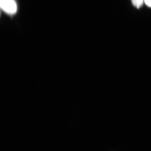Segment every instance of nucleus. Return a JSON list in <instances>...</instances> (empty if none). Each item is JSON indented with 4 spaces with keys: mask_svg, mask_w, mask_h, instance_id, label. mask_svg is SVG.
Wrapping results in <instances>:
<instances>
[{
    "mask_svg": "<svg viewBox=\"0 0 151 151\" xmlns=\"http://www.w3.org/2000/svg\"><path fill=\"white\" fill-rule=\"evenodd\" d=\"M1 8L6 13L13 14L17 11V5L14 0H0Z\"/></svg>",
    "mask_w": 151,
    "mask_h": 151,
    "instance_id": "f257e3e1",
    "label": "nucleus"
},
{
    "mask_svg": "<svg viewBox=\"0 0 151 151\" xmlns=\"http://www.w3.org/2000/svg\"><path fill=\"white\" fill-rule=\"evenodd\" d=\"M133 5L137 9L140 8L142 5L144 0H131Z\"/></svg>",
    "mask_w": 151,
    "mask_h": 151,
    "instance_id": "f03ea898",
    "label": "nucleus"
},
{
    "mask_svg": "<svg viewBox=\"0 0 151 151\" xmlns=\"http://www.w3.org/2000/svg\"><path fill=\"white\" fill-rule=\"evenodd\" d=\"M144 2L146 5L151 7V0H144Z\"/></svg>",
    "mask_w": 151,
    "mask_h": 151,
    "instance_id": "7ed1b4c3",
    "label": "nucleus"
}]
</instances>
